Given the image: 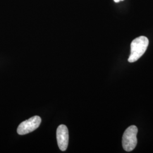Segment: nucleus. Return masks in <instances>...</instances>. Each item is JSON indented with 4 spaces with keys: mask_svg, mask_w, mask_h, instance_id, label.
Here are the masks:
<instances>
[{
    "mask_svg": "<svg viewBox=\"0 0 153 153\" xmlns=\"http://www.w3.org/2000/svg\"><path fill=\"white\" fill-rule=\"evenodd\" d=\"M149 43V39L144 36H141L134 39L131 44V55L128 61L134 62L141 57L148 48Z\"/></svg>",
    "mask_w": 153,
    "mask_h": 153,
    "instance_id": "nucleus-1",
    "label": "nucleus"
},
{
    "mask_svg": "<svg viewBox=\"0 0 153 153\" xmlns=\"http://www.w3.org/2000/svg\"><path fill=\"white\" fill-rule=\"evenodd\" d=\"M137 133L138 128L135 126H129L124 131L122 138V145L126 152H131L136 147Z\"/></svg>",
    "mask_w": 153,
    "mask_h": 153,
    "instance_id": "nucleus-2",
    "label": "nucleus"
},
{
    "mask_svg": "<svg viewBox=\"0 0 153 153\" xmlns=\"http://www.w3.org/2000/svg\"><path fill=\"white\" fill-rule=\"evenodd\" d=\"M41 122L42 119L40 116H33L19 124L17 129V133L20 135H24L31 133L38 128Z\"/></svg>",
    "mask_w": 153,
    "mask_h": 153,
    "instance_id": "nucleus-3",
    "label": "nucleus"
},
{
    "mask_svg": "<svg viewBox=\"0 0 153 153\" xmlns=\"http://www.w3.org/2000/svg\"><path fill=\"white\" fill-rule=\"evenodd\" d=\"M56 137L59 149L64 152L67 149L69 143V131L65 125H60L57 129Z\"/></svg>",
    "mask_w": 153,
    "mask_h": 153,
    "instance_id": "nucleus-4",
    "label": "nucleus"
},
{
    "mask_svg": "<svg viewBox=\"0 0 153 153\" xmlns=\"http://www.w3.org/2000/svg\"><path fill=\"white\" fill-rule=\"evenodd\" d=\"M115 1V2H119L120 1H124V0H114Z\"/></svg>",
    "mask_w": 153,
    "mask_h": 153,
    "instance_id": "nucleus-5",
    "label": "nucleus"
}]
</instances>
